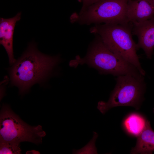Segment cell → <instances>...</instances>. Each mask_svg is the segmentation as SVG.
I'll list each match as a JSON object with an SVG mask.
<instances>
[{
	"instance_id": "6da1fadb",
	"label": "cell",
	"mask_w": 154,
	"mask_h": 154,
	"mask_svg": "<svg viewBox=\"0 0 154 154\" xmlns=\"http://www.w3.org/2000/svg\"><path fill=\"white\" fill-rule=\"evenodd\" d=\"M59 60L58 56L43 54L31 43L9 70L11 85L17 87L20 94L26 93L34 84L45 82Z\"/></svg>"
},
{
	"instance_id": "7a4b0ae2",
	"label": "cell",
	"mask_w": 154,
	"mask_h": 154,
	"mask_svg": "<svg viewBox=\"0 0 154 154\" xmlns=\"http://www.w3.org/2000/svg\"><path fill=\"white\" fill-rule=\"evenodd\" d=\"M86 56H79L70 61V65L76 67L86 64L96 69L101 74H109L117 77L131 75L144 77L133 65L112 52L104 44L100 37L95 35Z\"/></svg>"
},
{
	"instance_id": "3957f363",
	"label": "cell",
	"mask_w": 154,
	"mask_h": 154,
	"mask_svg": "<svg viewBox=\"0 0 154 154\" xmlns=\"http://www.w3.org/2000/svg\"><path fill=\"white\" fill-rule=\"evenodd\" d=\"M133 24H96L90 32L99 36L104 44L113 53L135 66L143 75L145 72L137 53V44L132 37Z\"/></svg>"
},
{
	"instance_id": "277c9868",
	"label": "cell",
	"mask_w": 154,
	"mask_h": 154,
	"mask_svg": "<svg viewBox=\"0 0 154 154\" xmlns=\"http://www.w3.org/2000/svg\"><path fill=\"white\" fill-rule=\"evenodd\" d=\"M116 82L108 102L99 101L97 109L103 114L111 108L117 106H129L139 109L146 89L144 77L124 75L117 77Z\"/></svg>"
},
{
	"instance_id": "5b68a950",
	"label": "cell",
	"mask_w": 154,
	"mask_h": 154,
	"mask_svg": "<svg viewBox=\"0 0 154 154\" xmlns=\"http://www.w3.org/2000/svg\"><path fill=\"white\" fill-rule=\"evenodd\" d=\"M129 0H99L81 13L75 12L70 22L81 25L127 24L126 8Z\"/></svg>"
},
{
	"instance_id": "8992f818",
	"label": "cell",
	"mask_w": 154,
	"mask_h": 154,
	"mask_svg": "<svg viewBox=\"0 0 154 154\" xmlns=\"http://www.w3.org/2000/svg\"><path fill=\"white\" fill-rule=\"evenodd\" d=\"M46 135L40 125L31 126L23 120L11 110L3 104L0 114V141L20 143L24 141L38 144Z\"/></svg>"
},
{
	"instance_id": "52a82bcc",
	"label": "cell",
	"mask_w": 154,
	"mask_h": 154,
	"mask_svg": "<svg viewBox=\"0 0 154 154\" xmlns=\"http://www.w3.org/2000/svg\"><path fill=\"white\" fill-rule=\"evenodd\" d=\"M132 33L138 38V50L142 49L147 58L151 59L154 48V17L141 23L133 24Z\"/></svg>"
},
{
	"instance_id": "ba28073f",
	"label": "cell",
	"mask_w": 154,
	"mask_h": 154,
	"mask_svg": "<svg viewBox=\"0 0 154 154\" xmlns=\"http://www.w3.org/2000/svg\"><path fill=\"white\" fill-rule=\"evenodd\" d=\"M126 16L129 23H141L154 17V7L151 0H129Z\"/></svg>"
},
{
	"instance_id": "9c48e42d",
	"label": "cell",
	"mask_w": 154,
	"mask_h": 154,
	"mask_svg": "<svg viewBox=\"0 0 154 154\" xmlns=\"http://www.w3.org/2000/svg\"><path fill=\"white\" fill-rule=\"evenodd\" d=\"M21 16V13L19 12L13 17L0 19V43L7 52L11 65L16 61L13 55V35L16 24L20 19Z\"/></svg>"
},
{
	"instance_id": "30bf717a",
	"label": "cell",
	"mask_w": 154,
	"mask_h": 154,
	"mask_svg": "<svg viewBox=\"0 0 154 154\" xmlns=\"http://www.w3.org/2000/svg\"><path fill=\"white\" fill-rule=\"evenodd\" d=\"M137 137L136 145L132 148L130 153L152 154L154 151V131L149 121H146L144 128Z\"/></svg>"
},
{
	"instance_id": "8fae6325",
	"label": "cell",
	"mask_w": 154,
	"mask_h": 154,
	"mask_svg": "<svg viewBox=\"0 0 154 154\" xmlns=\"http://www.w3.org/2000/svg\"><path fill=\"white\" fill-rule=\"evenodd\" d=\"M146 121L139 115L133 114L126 118L124 124L129 133L137 137L144 128Z\"/></svg>"
},
{
	"instance_id": "7c38bea8",
	"label": "cell",
	"mask_w": 154,
	"mask_h": 154,
	"mask_svg": "<svg viewBox=\"0 0 154 154\" xmlns=\"http://www.w3.org/2000/svg\"><path fill=\"white\" fill-rule=\"evenodd\" d=\"M98 134L95 131L93 132V136L90 141L82 148L79 149H74L73 154H96L97 150L96 146V141L98 137Z\"/></svg>"
},
{
	"instance_id": "4fadbf2b",
	"label": "cell",
	"mask_w": 154,
	"mask_h": 154,
	"mask_svg": "<svg viewBox=\"0 0 154 154\" xmlns=\"http://www.w3.org/2000/svg\"><path fill=\"white\" fill-rule=\"evenodd\" d=\"M21 152L20 143L0 141V154H19Z\"/></svg>"
},
{
	"instance_id": "5bb4252c",
	"label": "cell",
	"mask_w": 154,
	"mask_h": 154,
	"mask_svg": "<svg viewBox=\"0 0 154 154\" xmlns=\"http://www.w3.org/2000/svg\"><path fill=\"white\" fill-rule=\"evenodd\" d=\"M82 5L81 9L78 13H81L85 10L89 6L99 0H78Z\"/></svg>"
},
{
	"instance_id": "9a60e30c",
	"label": "cell",
	"mask_w": 154,
	"mask_h": 154,
	"mask_svg": "<svg viewBox=\"0 0 154 154\" xmlns=\"http://www.w3.org/2000/svg\"><path fill=\"white\" fill-rule=\"evenodd\" d=\"M27 154H40L38 151L35 150H32L27 152Z\"/></svg>"
},
{
	"instance_id": "2e32d148",
	"label": "cell",
	"mask_w": 154,
	"mask_h": 154,
	"mask_svg": "<svg viewBox=\"0 0 154 154\" xmlns=\"http://www.w3.org/2000/svg\"><path fill=\"white\" fill-rule=\"evenodd\" d=\"M152 3L154 7V0H151Z\"/></svg>"
},
{
	"instance_id": "e0dca14e",
	"label": "cell",
	"mask_w": 154,
	"mask_h": 154,
	"mask_svg": "<svg viewBox=\"0 0 154 154\" xmlns=\"http://www.w3.org/2000/svg\"><path fill=\"white\" fill-rule=\"evenodd\" d=\"M153 111H154V109H153Z\"/></svg>"
}]
</instances>
